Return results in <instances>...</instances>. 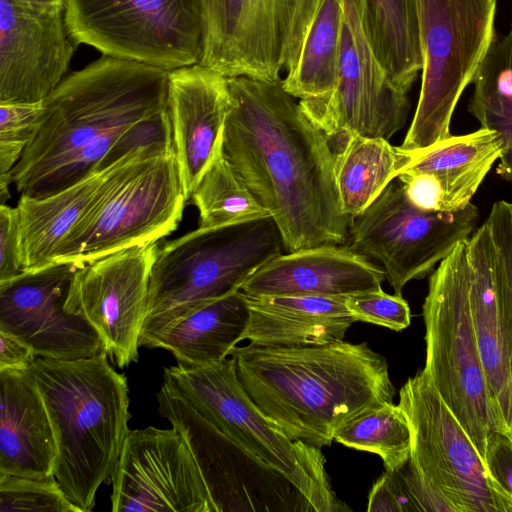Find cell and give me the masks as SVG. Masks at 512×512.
I'll list each match as a JSON object with an SVG mask.
<instances>
[{"label":"cell","mask_w":512,"mask_h":512,"mask_svg":"<svg viewBox=\"0 0 512 512\" xmlns=\"http://www.w3.org/2000/svg\"><path fill=\"white\" fill-rule=\"evenodd\" d=\"M223 152L276 222L285 252L345 245L332 139L279 81L228 77Z\"/></svg>","instance_id":"cell-1"},{"label":"cell","mask_w":512,"mask_h":512,"mask_svg":"<svg viewBox=\"0 0 512 512\" xmlns=\"http://www.w3.org/2000/svg\"><path fill=\"white\" fill-rule=\"evenodd\" d=\"M169 72L103 55L66 76L12 170L20 196L52 195L135 148L173 142Z\"/></svg>","instance_id":"cell-2"},{"label":"cell","mask_w":512,"mask_h":512,"mask_svg":"<svg viewBox=\"0 0 512 512\" xmlns=\"http://www.w3.org/2000/svg\"><path fill=\"white\" fill-rule=\"evenodd\" d=\"M229 357L258 408L291 439L320 449L346 422L395 395L386 358L365 342L249 343Z\"/></svg>","instance_id":"cell-3"},{"label":"cell","mask_w":512,"mask_h":512,"mask_svg":"<svg viewBox=\"0 0 512 512\" xmlns=\"http://www.w3.org/2000/svg\"><path fill=\"white\" fill-rule=\"evenodd\" d=\"M30 369L54 431V476L80 512H90L129 431L127 378L110 365L105 352L77 360L39 357Z\"/></svg>","instance_id":"cell-4"},{"label":"cell","mask_w":512,"mask_h":512,"mask_svg":"<svg viewBox=\"0 0 512 512\" xmlns=\"http://www.w3.org/2000/svg\"><path fill=\"white\" fill-rule=\"evenodd\" d=\"M283 249L280 230L270 215L198 227L159 247L140 346L194 310L241 290Z\"/></svg>","instance_id":"cell-5"},{"label":"cell","mask_w":512,"mask_h":512,"mask_svg":"<svg viewBox=\"0 0 512 512\" xmlns=\"http://www.w3.org/2000/svg\"><path fill=\"white\" fill-rule=\"evenodd\" d=\"M187 202L173 146H141L112 163L53 264L77 266L171 234Z\"/></svg>","instance_id":"cell-6"},{"label":"cell","mask_w":512,"mask_h":512,"mask_svg":"<svg viewBox=\"0 0 512 512\" xmlns=\"http://www.w3.org/2000/svg\"><path fill=\"white\" fill-rule=\"evenodd\" d=\"M423 318V370L487 468L489 447L505 432L491 400L470 314L463 241L430 274Z\"/></svg>","instance_id":"cell-7"},{"label":"cell","mask_w":512,"mask_h":512,"mask_svg":"<svg viewBox=\"0 0 512 512\" xmlns=\"http://www.w3.org/2000/svg\"><path fill=\"white\" fill-rule=\"evenodd\" d=\"M164 382L196 411L269 466L283 473L315 512L350 510L333 492L320 448L291 439L244 390L234 361L164 369Z\"/></svg>","instance_id":"cell-8"},{"label":"cell","mask_w":512,"mask_h":512,"mask_svg":"<svg viewBox=\"0 0 512 512\" xmlns=\"http://www.w3.org/2000/svg\"><path fill=\"white\" fill-rule=\"evenodd\" d=\"M421 89L402 148L449 137L456 105L495 38L496 0H415Z\"/></svg>","instance_id":"cell-9"},{"label":"cell","mask_w":512,"mask_h":512,"mask_svg":"<svg viewBox=\"0 0 512 512\" xmlns=\"http://www.w3.org/2000/svg\"><path fill=\"white\" fill-rule=\"evenodd\" d=\"M64 19L76 46L166 70L200 63L202 0H65Z\"/></svg>","instance_id":"cell-10"},{"label":"cell","mask_w":512,"mask_h":512,"mask_svg":"<svg viewBox=\"0 0 512 512\" xmlns=\"http://www.w3.org/2000/svg\"><path fill=\"white\" fill-rule=\"evenodd\" d=\"M479 215L472 202L454 212L419 209L395 179L351 219L345 246L380 263L395 294L402 295L408 282L431 274L436 264L471 236Z\"/></svg>","instance_id":"cell-11"},{"label":"cell","mask_w":512,"mask_h":512,"mask_svg":"<svg viewBox=\"0 0 512 512\" xmlns=\"http://www.w3.org/2000/svg\"><path fill=\"white\" fill-rule=\"evenodd\" d=\"M158 410L186 442L212 512H315L301 491L196 411L163 382Z\"/></svg>","instance_id":"cell-12"},{"label":"cell","mask_w":512,"mask_h":512,"mask_svg":"<svg viewBox=\"0 0 512 512\" xmlns=\"http://www.w3.org/2000/svg\"><path fill=\"white\" fill-rule=\"evenodd\" d=\"M398 405L412 433L409 462L454 512H512V496L489 474L423 369L401 387Z\"/></svg>","instance_id":"cell-13"},{"label":"cell","mask_w":512,"mask_h":512,"mask_svg":"<svg viewBox=\"0 0 512 512\" xmlns=\"http://www.w3.org/2000/svg\"><path fill=\"white\" fill-rule=\"evenodd\" d=\"M339 74L327 95L299 100L335 142L350 133L391 138L406 123L408 92L391 78L373 39L366 0H343Z\"/></svg>","instance_id":"cell-14"},{"label":"cell","mask_w":512,"mask_h":512,"mask_svg":"<svg viewBox=\"0 0 512 512\" xmlns=\"http://www.w3.org/2000/svg\"><path fill=\"white\" fill-rule=\"evenodd\" d=\"M157 242L126 248L78 266L65 309L99 334L108 358L119 368L138 360L147 317Z\"/></svg>","instance_id":"cell-15"},{"label":"cell","mask_w":512,"mask_h":512,"mask_svg":"<svg viewBox=\"0 0 512 512\" xmlns=\"http://www.w3.org/2000/svg\"><path fill=\"white\" fill-rule=\"evenodd\" d=\"M111 479L113 512H212L193 456L172 426L129 429Z\"/></svg>","instance_id":"cell-16"},{"label":"cell","mask_w":512,"mask_h":512,"mask_svg":"<svg viewBox=\"0 0 512 512\" xmlns=\"http://www.w3.org/2000/svg\"><path fill=\"white\" fill-rule=\"evenodd\" d=\"M78 266L58 263L0 284V330L27 344L36 357L77 360L104 351L97 331L65 304Z\"/></svg>","instance_id":"cell-17"},{"label":"cell","mask_w":512,"mask_h":512,"mask_svg":"<svg viewBox=\"0 0 512 512\" xmlns=\"http://www.w3.org/2000/svg\"><path fill=\"white\" fill-rule=\"evenodd\" d=\"M76 45L63 8L0 0V103H40L65 78Z\"/></svg>","instance_id":"cell-18"},{"label":"cell","mask_w":512,"mask_h":512,"mask_svg":"<svg viewBox=\"0 0 512 512\" xmlns=\"http://www.w3.org/2000/svg\"><path fill=\"white\" fill-rule=\"evenodd\" d=\"M200 64L226 77L279 81L295 0H202Z\"/></svg>","instance_id":"cell-19"},{"label":"cell","mask_w":512,"mask_h":512,"mask_svg":"<svg viewBox=\"0 0 512 512\" xmlns=\"http://www.w3.org/2000/svg\"><path fill=\"white\" fill-rule=\"evenodd\" d=\"M508 202H495L463 248L469 308L491 400L505 435L512 440V377L498 289V264Z\"/></svg>","instance_id":"cell-20"},{"label":"cell","mask_w":512,"mask_h":512,"mask_svg":"<svg viewBox=\"0 0 512 512\" xmlns=\"http://www.w3.org/2000/svg\"><path fill=\"white\" fill-rule=\"evenodd\" d=\"M497 131L480 128L417 150V159L397 179L408 200L426 211L464 209L505 150Z\"/></svg>","instance_id":"cell-21"},{"label":"cell","mask_w":512,"mask_h":512,"mask_svg":"<svg viewBox=\"0 0 512 512\" xmlns=\"http://www.w3.org/2000/svg\"><path fill=\"white\" fill-rule=\"evenodd\" d=\"M231 107L228 77L200 63L169 72L168 114L188 201L223 139Z\"/></svg>","instance_id":"cell-22"},{"label":"cell","mask_w":512,"mask_h":512,"mask_svg":"<svg viewBox=\"0 0 512 512\" xmlns=\"http://www.w3.org/2000/svg\"><path fill=\"white\" fill-rule=\"evenodd\" d=\"M382 267L345 245L285 252L261 266L242 285L249 297L315 295L347 297L382 290Z\"/></svg>","instance_id":"cell-23"},{"label":"cell","mask_w":512,"mask_h":512,"mask_svg":"<svg viewBox=\"0 0 512 512\" xmlns=\"http://www.w3.org/2000/svg\"><path fill=\"white\" fill-rule=\"evenodd\" d=\"M57 458L51 420L31 369L0 370V473L49 477Z\"/></svg>","instance_id":"cell-24"},{"label":"cell","mask_w":512,"mask_h":512,"mask_svg":"<svg viewBox=\"0 0 512 512\" xmlns=\"http://www.w3.org/2000/svg\"><path fill=\"white\" fill-rule=\"evenodd\" d=\"M244 340L260 345L317 346L344 339L355 322L345 297H249Z\"/></svg>","instance_id":"cell-25"},{"label":"cell","mask_w":512,"mask_h":512,"mask_svg":"<svg viewBox=\"0 0 512 512\" xmlns=\"http://www.w3.org/2000/svg\"><path fill=\"white\" fill-rule=\"evenodd\" d=\"M248 319L247 295L238 290L187 314L144 346L168 350L186 367L220 363L244 340Z\"/></svg>","instance_id":"cell-26"},{"label":"cell","mask_w":512,"mask_h":512,"mask_svg":"<svg viewBox=\"0 0 512 512\" xmlns=\"http://www.w3.org/2000/svg\"><path fill=\"white\" fill-rule=\"evenodd\" d=\"M110 165L52 195L20 196L16 206L23 272L54 265V256L93 202Z\"/></svg>","instance_id":"cell-27"},{"label":"cell","mask_w":512,"mask_h":512,"mask_svg":"<svg viewBox=\"0 0 512 512\" xmlns=\"http://www.w3.org/2000/svg\"><path fill=\"white\" fill-rule=\"evenodd\" d=\"M335 147L334 174L340 207L351 219L365 211L418 156L382 137L350 133Z\"/></svg>","instance_id":"cell-28"},{"label":"cell","mask_w":512,"mask_h":512,"mask_svg":"<svg viewBox=\"0 0 512 512\" xmlns=\"http://www.w3.org/2000/svg\"><path fill=\"white\" fill-rule=\"evenodd\" d=\"M343 0H321L284 66L282 85L298 100L329 94L339 74Z\"/></svg>","instance_id":"cell-29"},{"label":"cell","mask_w":512,"mask_h":512,"mask_svg":"<svg viewBox=\"0 0 512 512\" xmlns=\"http://www.w3.org/2000/svg\"><path fill=\"white\" fill-rule=\"evenodd\" d=\"M377 53L392 80L409 92L422 68L415 0H366Z\"/></svg>","instance_id":"cell-30"},{"label":"cell","mask_w":512,"mask_h":512,"mask_svg":"<svg viewBox=\"0 0 512 512\" xmlns=\"http://www.w3.org/2000/svg\"><path fill=\"white\" fill-rule=\"evenodd\" d=\"M191 199L199 212V227L203 228L269 216L224 155L223 139Z\"/></svg>","instance_id":"cell-31"},{"label":"cell","mask_w":512,"mask_h":512,"mask_svg":"<svg viewBox=\"0 0 512 512\" xmlns=\"http://www.w3.org/2000/svg\"><path fill=\"white\" fill-rule=\"evenodd\" d=\"M338 443L378 455L386 471H397L410 459L412 433L402 408L385 402L346 422L334 435Z\"/></svg>","instance_id":"cell-32"},{"label":"cell","mask_w":512,"mask_h":512,"mask_svg":"<svg viewBox=\"0 0 512 512\" xmlns=\"http://www.w3.org/2000/svg\"><path fill=\"white\" fill-rule=\"evenodd\" d=\"M472 83L469 112L504 137L512 122V21L506 35L495 36Z\"/></svg>","instance_id":"cell-33"},{"label":"cell","mask_w":512,"mask_h":512,"mask_svg":"<svg viewBox=\"0 0 512 512\" xmlns=\"http://www.w3.org/2000/svg\"><path fill=\"white\" fill-rule=\"evenodd\" d=\"M0 512H80L55 476L29 478L0 473Z\"/></svg>","instance_id":"cell-34"},{"label":"cell","mask_w":512,"mask_h":512,"mask_svg":"<svg viewBox=\"0 0 512 512\" xmlns=\"http://www.w3.org/2000/svg\"><path fill=\"white\" fill-rule=\"evenodd\" d=\"M43 112V102L0 103V175L12 173L36 132Z\"/></svg>","instance_id":"cell-35"},{"label":"cell","mask_w":512,"mask_h":512,"mask_svg":"<svg viewBox=\"0 0 512 512\" xmlns=\"http://www.w3.org/2000/svg\"><path fill=\"white\" fill-rule=\"evenodd\" d=\"M346 307L356 321L371 323L393 331H402L411 323L408 302L402 295L383 290L345 297Z\"/></svg>","instance_id":"cell-36"},{"label":"cell","mask_w":512,"mask_h":512,"mask_svg":"<svg viewBox=\"0 0 512 512\" xmlns=\"http://www.w3.org/2000/svg\"><path fill=\"white\" fill-rule=\"evenodd\" d=\"M498 289L504 335L512 377V202H508L506 223L498 264Z\"/></svg>","instance_id":"cell-37"},{"label":"cell","mask_w":512,"mask_h":512,"mask_svg":"<svg viewBox=\"0 0 512 512\" xmlns=\"http://www.w3.org/2000/svg\"><path fill=\"white\" fill-rule=\"evenodd\" d=\"M23 273L17 209L0 205V284Z\"/></svg>","instance_id":"cell-38"},{"label":"cell","mask_w":512,"mask_h":512,"mask_svg":"<svg viewBox=\"0 0 512 512\" xmlns=\"http://www.w3.org/2000/svg\"><path fill=\"white\" fill-rule=\"evenodd\" d=\"M405 487L417 511H449L454 512L451 504L408 461L400 469Z\"/></svg>","instance_id":"cell-39"},{"label":"cell","mask_w":512,"mask_h":512,"mask_svg":"<svg viewBox=\"0 0 512 512\" xmlns=\"http://www.w3.org/2000/svg\"><path fill=\"white\" fill-rule=\"evenodd\" d=\"M487 470L512 496V440L504 434H498L489 447Z\"/></svg>","instance_id":"cell-40"},{"label":"cell","mask_w":512,"mask_h":512,"mask_svg":"<svg viewBox=\"0 0 512 512\" xmlns=\"http://www.w3.org/2000/svg\"><path fill=\"white\" fill-rule=\"evenodd\" d=\"M35 357L27 344L0 330V370L30 368L36 360Z\"/></svg>","instance_id":"cell-41"},{"label":"cell","mask_w":512,"mask_h":512,"mask_svg":"<svg viewBox=\"0 0 512 512\" xmlns=\"http://www.w3.org/2000/svg\"><path fill=\"white\" fill-rule=\"evenodd\" d=\"M367 511L401 512L389 471L381 475L373 484L368 497Z\"/></svg>","instance_id":"cell-42"},{"label":"cell","mask_w":512,"mask_h":512,"mask_svg":"<svg viewBox=\"0 0 512 512\" xmlns=\"http://www.w3.org/2000/svg\"><path fill=\"white\" fill-rule=\"evenodd\" d=\"M506 146L499 158L497 174L506 181L512 182V122L507 133L504 136Z\"/></svg>","instance_id":"cell-43"},{"label":"cell","mask_w":512,"mask_h":512,"mask_svg":"<svg viewBox=\"0 0 512 512\" xmlns=\"http://www.w3.org/2000/svg\"><path fill=\"white\" fill-rule=\"evenodd\" d=\"M36 4L45 6V7H52V8H63L64 9V2L65 0H32Z\"/></svg>","instance_id":"cell-44"}]
</instances>
